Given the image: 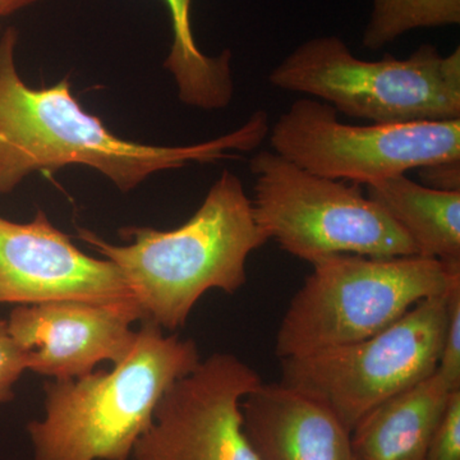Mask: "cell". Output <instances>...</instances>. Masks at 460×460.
<instances>
[{
	"label": "cell",
	"instance_id": "cell-6",
	"mask_svg": "<svg viewBox=\"0 0 460 460\" xmlns=\"http://www.w3.org/2000/svg\"><path fill=\"white\" fill-rule=\"evenodd\" d=\"M250 171L257 223L289 255L310 263L335 253L417 255L407 234L359 184L314 174L272 150L257 151Z\"/></svg>",
	"mask_w": 460,
	"mask_h": 460
},
{
	"label": "cell",
	"instance_id": "cell-20",
	"mask_svg": "<svg viewBox=\"0 0 460 460\" xmlns=\"http://www.w3.org/2000/svg\"><path fill=\"white\" fill-rule=\"evenodd\" d=\"M420 183L429 189L460 192V160H447L419 169Z\"/></svg>",
	"mask_w": 460,
	"mask_h": 460
},
{
	"label": "cell",
	"instance_id": "cell-22",
	"mask_svg": "<svg viewBox=\"0 0 460 460\" xmlns=\"http://www.w3.org/2000/svg\"><path fill=\"white\" fill-rule=\"evenodd\" d=\"M0 21H2V17H0ZM0 35H2V25H0Z\"/></svg>",
	"mask_w": 460,
	"mask_h": 460
},
{
	"label": "cell",
	"instance_id": "cell-3",
	"mask_svg": "<svg viewBox=\"0 0 460 460\" xmlns=\"http://www.w3.org/2000/svg\"><path fill=\"white\" fill-rule=\"evenodd\" d=\"M201 359L192 339L141 321L131 352L111 371L45 383L44 417L27 425L33 460H129L160 399Z\"/></svg>",
	"mask_w": 460,
	"mask_h": 460
},
{
	"label": "cell",
	"instance_id": "cell-19",
	"mask_svg": "<svg viewBox=\"0 0 460 460\" xmlns=\"http://www.w3.org/2000/svg\"><path fill=\"white\" fill-rule=\"evenodd\" d=\"M27 370L26 354L9 334L7 321L0 319V404L13 401V386Z\"/></svg>",
	"mask_w": 460,
	"mask_h": 460
},
{
	"label": "cell",
	"instance_id": "cell-13",
	"mask_svg": "<svg viewBox=\"0 0 460 460\" xmlns=\"http://www.w3.org/2000/svg\"><path fill=\"white\" fill-rule=\"evenodd\" d=\"M456 390L432 375L377 405L350 429L353 460H423Z\"/></svg>",
	"mask_w": 460,
	"mask_h": 460
},
{
	"label": "cell",
	"instance_id": "cell-12",
	"mask_svg": "<svg viewBox=\"0 0 460 460\" xmlns=\"http://www.w3.org/2000/svg\"><path fill=\"white\" fill-rule=\"evenodd\" d=\"M241 408L259 460H353L349 429L325 405L292 387L262 381Z\"/></svg>",
	"mask_w": 460,
	"mask_h": 460
},
{
	"label": "cell",
	"instance_id": "cell-2",
	"mask_svg": "<svg viewBox=\"0 0 460 460\" xmlns=\"http://www.w3.org/2000/svg\"><path fill=\"white\" fill-rule=\"evenodd\" d=\"M115 246L89 229L78 238L122 271L144 320L163 330L186 325L211 289L233 295L246 284V263L270 239L257 223L252 199L234 172L224 171L189 222L177 229L126 226Z\"/></svg>",
	"mask_w": 460,
	"mask_h": 460
},
{
	"label": "cell",
	"instance_id": "cell-21",
	"mask_svg": "<svg viewBox=\"0 0 460 460\" xmlns=\"http://www.w3.org/2000/svg\"><path fill=\"white\" fill-rule=\"evenodd\" d=\"M39 2H41V0H0V17L11 16V14L22 11V9Z\"/></svg>",
	"mask_w": 460,
	"mask_h": 460
},
{
	"label": "cell",
	"instance_id": "cell-8",
	"mask_svg": "<svg viewBox=\"0 0 460 460\" xmlns=\"http://www.w3.org/2000/svg\"><path fill=\"white\" fill-rule=\"evenodd\" d=\"M268 136L271 150L288 162L359 186L460 160V119L349 124L326 102L307 96L280 114Z\"/></svg>",
	"mask_w": 460,
	"mask_h": 460
},
{
	"label": "cell",
	"instance_id": "cell-15",
	"mask_svg": "<svg viewBox=\"0 0 460 460\" xmlns=\"http://www.w3.org/2000/svg\"><path fill=\"white\" fill-rule=\"evenodd\" d=\"M171 16L172 42L164 66L174 78L178 96L189 107L217 111L234 95L232 53L208 57L196 44L190 23L192 0H164Z\"/></svg>",
	"mask_w": 460,
	"mask_h": 460
},
{
	"label": "cell",
	"instance_id": "cell-7",
	"mask_svg": "<svg viewBox=\"0 0 460 460\" xmlns=\"http://www.w3.org/2000/svg\"><path fill=\"white\" fill-rule=\"evenodd\" d=\"M450 289L372 337L279 359V383L325 405L350 431L368 411L438 370Z\"/></svg>",
	"mask_w": 460,
	"mask_h": 460
},
{
	"label": "cell",
	"instance_id": "cell-10",
	"mask_svg": "<svg viewBox=\"0 0 460 460\" xmlns=\"http://www.w3.org/2000/svg\"><path fill=\"white\" fill-rule=\"evenodd\" d=\"M137 302L111 260L87 256L39 211L30 223L0 217V304Z\"/></svg>",
	"mask_w": 460,
	"mask_h": 460
},
{
	"label": "cell",
	"instance_id": "cell-18",
	"mask_svg": "<svg viewBox=\"0 0 460 460\" xmlns=\"http://www.w3.org/2000/svg\"><path fill=\"white\" fill-rule=\"evenodd\" d=\"M423 460H460V390L453 393Z\"/></svg>",
	"mask_w": 460,
	"mask_h": 460
},
{
	"label": "cell",
	"instance_id": "cell-4",
	"mask_svg": "<svg viewBox=\"0 0 460 460\" xmlns=\"http://www.w3.org/2000/svg\"><path fill=\"white\" fill-rule=\"evenodd\" d=\"M269 83L367 123L460 119L459 47L443 56L423 44L407 58L366 60L339 36H314L271 69Z\"/></svg>",
	"mask_w": 460,
	"mask_h": 460
},
{
	"label": "cell",
	"instance_id": "cell-1",
	"mask_svg": "<svg viewBox=\"0 0 460 460\" xmlns=\"http://www.w3.org/2000/svg\"><path fill=\"white\" fill-rule=\"evenodd\" d=\"M17 42L14 27L0 35V196L32 172L68 165L90 166L129 192L157 172L255 151L268 137V113L256 111L234 131L199 144L156 146L123 140L81 107L66 78L41 89L26 84L16 66Z\"/></svg>",
	"mask_w": 460,
	"mask_h": 460
},
{
	"label": "cell",
	"instance_id": "cell-17",
	"mask_svg": "<svg viewBox=\"0 0 460 460\" xmlns=\"http://www.w3.org/2000/svg\"><path fill=\"white\" fill-rule=\"evenodd\" d=\"M436 374L450 389L460 390V281L454 284L447 296V325Z\"/></svg>",
	"mask_w": 460,
	"mask_h": 460
},
{
	"label": "cell",
	"instance_id": "cell-14",
	"mask_svg": "<svg viewBox=\"0 0 460 460\" xmlns=\"http://www.w3.org/2000/svg\"><path fill=\"white\" fill-rule=\"evenodd\" d=\"M365 189L367 198L407 234L417 255L460 268V192L429 189L407 174Z\"/></svg>",
	"mask_w": 460,
	"mask_h": 460
},
{
	"label": "cell",
	"instance_id": "cell-5",
	"mask_svg": "<svg viewBox=\"0 0 460 460\" xmlns=\"http://www.w3.org/2000/svg\"><path fill=\"white\" fill-rule=\"evenodd\" d=\"M311 265L278 330L279 359L372 337L423 299L444 295L460 281V268L419 255L335 253Z\"/></svg>",
	"mask_w": 460,
	"mask_h": 460
},
{
	"label": "cell",
	"instance_id": "cell-9",
	"mask_svg": "<svg viewBox=\"0 0 460 460\" xmlns=\"http://www.w3.org/2000/svg\"><path fill=\"white\" fill-rule=\"evenodd\" d=\"M261 383L234 354L201 359L160 399L133 460H259L244 431L241 404Z\"/></svg>",
	"mask_w": 460,
	"mask_h": 460
},
{
	"label": "cell",
	"instance_id": "cell-11",
	"mask_svg": "<svg viewBox=\"0 0 460 460\" xmlns=\"http://www.w3.org/2000/svg\"><path fill=\"white\" fill-rule=\"evenodd\" d=\"M142 320L137 302L54 301L18 305L7 323L26 354L27 370L71 380L89 375L102 361L117 365L126 358L136 341L131 326Z\"/></svg>",
	"mask_w": 460,
	"mask_h": 460
},
{
	"label": "cell",
	"instance_id": "cell-16",
	"mask_svg": "<svg viewBox=\"0 0 460 460\" xmlns=\"http://www.w3.org/2000/svg\"><path fill=\"white\" fill-rule=\"evenodd\" d=\"M362 45L380 50L411 31L460 23V0H370Z\"/></svg>",
	"mask_w": 460,
	"mask_h": 460
}]
</instances>
